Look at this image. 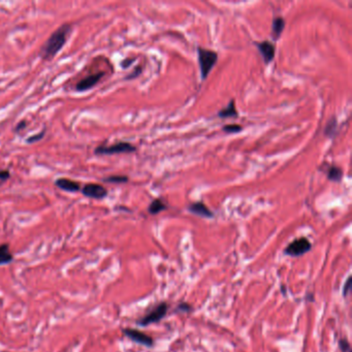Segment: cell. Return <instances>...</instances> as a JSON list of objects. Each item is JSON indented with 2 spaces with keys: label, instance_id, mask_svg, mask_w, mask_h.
Segmentation results:
<instances>
[{
  "label": "cell",
  "instance_id": "cell-19",
  "mask_svg": "<svg viewBox=\"0 0 352 352\" xmlns=\"http://www.w3.org/2000/svg\"><path fill=\"white\" fill-rule=\"evenodd\" d=\"M175 312H179V313H191V312H193V307L190 304L183 301V303H180L176 307Z\"/></svg>",
  "mask_w": 352,
  "mask_h": 352
},
{
  "label": "cell",
  "instance_id": "cell-12",
  "mask_svg": "<svg viewBox=\"0 0 352 352\" xmlns=\"http://www.w3.org/2000/svg\"><path fill=\"white\" fill-rule=\"evenodd\" d=\"M14 261V255L9 250L7 243L0 244V267L12 264Z\"/></svg>",
  "mask_w": 352,
  "mask_h": 352
},
{
  "label": "cell",
  "instance_id": "cell-9",
  "mask_svg": "<svg viewBox=\"0 0 352 352\" xmlns=\"http://www.w3.org/2000/svg\"><path fill=\"white\" fill-rule=\"evenodd\" d=\"M256 46L258 48L259 53L261 54V56H263L264 61L267 64L273 61V59L275 57V46L273 44L269 41H265L261 43H257Z\"/></svg>",
  "mask_w": 352,
  "mask_h": 352
},
{
  "label": "cell",
  "instance_id": "cell-11",
  "mask_svg": "<svg viewBox=\"0 0 352 352\" xmlns=\"http://www.w3.org/2000/svg\"><path fill=\"white\" fill-rule=\"evenodd\" d=\"M55 185L60 189L68 191V192H77V191L81 189V185H80L79 182H76V181L69 180L66 178L57 179L55 181Z\"/></svg>",
  "mask_w": 352,
  "mask_h": 352
},
{
  "label": "cell",
  "instance_id": "cell-22",
  "mask_svg": "<svg viewBox=\"0 0 352 352\" xmlns=\"http://www.w3.org/2000/svg\"><path fill=\"white\" fill-rule=\"evenodd\" d=\"M351 280H352V276H348V278H347V280H346V282L344 283L343 294H342V295H343L344 298H346V297L349 295L350 291H351Z\"/></svg>",
  "mask_w": 352,
  "mask_h": 352
},
{
  "label": "cell",
  "instance_id": "cell-1",
  "mask_svg": "<svg viewBox=\"0 0 352 352\" xmlns=\"http://www.w3.org/2000/svg\"><path fill=\"white\" fill-rule=\"evenodd\" d=\"M70 32H72V26L69 24H63L55 30L42 47L41 57L45 60L52 59L64 47Z\"/></svg>",
  "mask_w": 352,
  "mask_h": 352
},
{
  "label": "cell",
  "instance_id": "cell-5",
  "mask_svg": "<svg viewBox=\"0 0 352 352\" xmlns=\"http://www.w3.org/2000/svg\"><path fill=\"white\" fill-rule=\"evenodd\" d=\"M136 148L132 144L126 142H120L110 146H99L94 150L96 155H114L121 153H133L135 152Z\"/></svg>",
  "mask_w": 352,
  "mask_h": 352
},
{
  "label": "cell",
  "instance_id": "cell-29",
  "mask_svg": "<svg viewBox=\"0 0 352 352\" xmlns=\"http://www.w3.org/2000/svg\"><path fill=\"white\" fill-rule=\"evenodd\" d=\"M1 352H8V351H1Z\"/></svg>",
  "mask_w": 352,
  "mask_h": 352
},
{
  "label": "cell",
  "instance_id": "cell-23",
  "mask_svg": "<svg viewBox=\"0 0 352 352\" xmlns=\"http://www.w3.org/2000/svg\"><path fill=\"white\" fill-rule=\"evenodd\" d=\"M44 136H45V130H44V132H41L39 134H37V135H31L30 137H28L26 142L28 144H32L34 142H37V140H41Z\"/></svg>",
  "mask_w": 352,
  "mask_h": 352
},
{
  "label": "cell",
  "instance_id": "cell-24",
  "mask_svg": "<svg viewBox=\"0 0 352 352\" xmlns=\"http://www.w3.org/2000/svg\"><path fill=\"white\" fill-rule=\"evenodd\" d=\"M9 176H11V174H9L8 170H0V180L1 181H5L9 178Z\"/></svg>",
  "mask_w": 352,
  "mask_h": 352
},
{
  "label": "cell",
  "instance_id": "cell-7",
  "mask_svg": "<svg viewBox=\"0 0 352 352\" xmlns=\"http://www.w3.org/2000/svg\"><path fill=\"white\" fill-rule=\"evenodd\" d=\"M104 76H105L104 72L87 76L86 78L81 80V81L77 84V86H76L77 91L83 92V91H87V90H89V89H91L100 81V80L103 79Z\"/></svg>",
  "mask_w": 352,
  "mask_h": 352
},
{
  "label": "cell",
  "instance_id": "cell-28",
  "mask_svg": "<svg viewBox=\"0 0 352 352\" xmlns=\"http://www.w3.org/2000/svg\"><path fill=\"white\" fill-rule=\"evenodd\" d=\"M286 286L285 285H282V286H281V290H282V293H283V295H285L286 294Z\"/></svg>",
  "mask_w": 352,
  "mask_h": 352
},
{
  "label": "cell",
  "instance_id": "cell-2",
  "mask_svg": "<svg viewBox=\"0 0 352 352\" xmlns=\"http://www.w3.org/2000/svg\"><path fill=\"white\" fill-rule=\"evenodd\" d=\"M197 55L200 75H202V79L205 80L209 76L214 65L217 63L218 55L212 50H208L202 47L197 48Z\"/></svg>",
  "mask_w": 352,
  "mask_h": 352
},
{
  "label": "cell",
  "instance_id": "cell-16",
  "mask_svg": "<svg viewBox=\"0 0 352 352\" xmlns=\"http://www.w3.org/2000/svg\"><path fill=\"white\" fill-rule=\"evenodd\" d=\"M327 178L330 181H334V182H340L343 178V170L336 165L330 166L327 172Z\"/></svg>",
  "mask_w": 352,
  "mask_h": 352
},
{
  "label": "cell",
  "instance_id": "cell-13",
  "mask_svg": "<svg viewBox=\"0 0 352 352\" xmlns=\"http://www.w3.org/2000/svg\"><path fill=\"white\" fill-rule=\"evenodd\" d=\"M285 28V20L281 17H276L271 25V35L275 39H278L281 36V33L283 32Z\"/></svg>",
  "mask_w": 352,
  "mask_h": 352
},
{
  "label": "cell",
  "instance_id": "cell-26",
  "mask_svg": "<svg viewBox=\"0 0 352 352\" xmlns=\"http://www.w3.org/2000/svg\"><path fill=\"white\" fill-rule=\"evenodd\" d=\"M24 127H26V122H24V121H22V122H20L18 125H17V127H16V132H20V130H21V129H23Z\"/></svg>",
  "mask_w": 352,
  "mask_h": 352
},
{
  "label": "cell",
  "instance_id": "cell-25",
  "mask_svg": "<svg viewBox=\"0 0 352 352\" xmlns=\"http://www.w3.org/2000/svg\"><path fill=\"white\" fill-rule=\"evenodd\" d=\"M140 72H142V68H140V67H136L135 72L130 74L132 76H129L127 79H134V78H135L136 76H138V75L140 74Z\"/></svg>",
  "mask_w": 352,
  "mask_h": 352
},
{
  "label": "cell",
  "instance_id": "cell-17",
  "mask_svg": "<svg viewBox=\"0 0 352 352\" xmlns=\"http://www.w3.org/2000/svg\"><path fill=\"white\" fill-rule=\"evenodd\" d=\"M337 126H338L337 118L336 117L330 118L329 121L326 123V126H325V135H327V136L333 137L336 135Z\"/></svg>",
  "mask_w": 352,
  "mask_h": 352
},
{
  "label": "cell",
  "instance_id": "cell-15",
  "mask_svg": "<svg viewBox=\"0 0 352 352\" xmlns=\"http://www.w3.org/2000/svg\"><path fill=\"white\" fill-rule=\"evenodd\" d=\"M167 207L165 206V204L162 202V199H154L152 203L150 204L149 208H148V212L151 215H157L158 213L162 212V211L166 210Z\"/></svg>",
  "mask_w": 352,
  "mask_h": 352
},
{
  "label": "cell",
  "instance_id": "cell-4",
  "mask_svg": "<svg viewBox=\"0 0 352 352\" xmlns=\"http://www.w3.org/2000/svg\"><path fill=\"white\" fill-rule=\"evenodd\" d=\"M311 249L312 244L310 241L305 237H301L294 240L293 242L288 244V246L284 249V254L290 257H299L309 252Z\"/></svg>",
  "mask_w": 352,
  "mask_h": 352
},
{
  "label": "cell",
  "instance_id": "cell-27",
  "mask_svg": "<svg viewBox=\"0 0 352 352\" xmlns=\"http://www.w3.org/2000/svg\"><path fill=\"white\" fill-rule=\"evenodd\" d=\"M135 61V59H132V60H129V59H126V60H124V61L122 62V66L125 68V67H128V65L130 64V63H133Z\"/></svg>",
  "mask_w": 352,
  "mask_h": 352
},
{
  "label": "cell",
  "instance_id": "cell-21",
  "mask_svg": "<svg viewBox=\"0 0 352 352\" xmlns=\"http://www.w3.org/2000/svg\"><path fill=\"white\" fill-rule=\"evenodd\" d=\"M339 348L342 352H351L350 343L345 338H342L339 340Z\"/></svg>",
  "mask_w": 352,
  "mask_h": 352
},
{
  "label": "cell",
  "instance_id": "cell-20",
  "mask_svg": "<svg viewBox=\"0 0 352 352\" xmlns=\"http://www.w3.org/2000/svg\"><path fill=\"white\" fill-rule=\"evenodd\" d=\"M242 130V126L238 124H229L223 127V132L226 134H238Z\"/></svg>",
  "mask_w": 352,
  "mask_h": 352
},
{
  "label": "cell",
  "instance_id": "cell-6",
  "mask_svg": "<svg viewBox=\"0 0 352 352\" xmlns=\"http://www.w3.org/2000/svg\"><path fill=\"white\" fill-rule=\"evenodd\" d=\"M122 333L126 338L132 340L133 342H135V343H136L138 345H142V346H145L148 348H151L154 346L153 338L136 328L125 327L122 329Z\"/></svg>",
  "mask_w": 352,
  "mask_h": 352
},
{
  "label": "cell",
  "instance_id": "cell-3",
  "mask_svg": "<svg viewBox=\"0 0 352 352\" xmlns=\"http://www.w3.org/2000/svg\"><path fill=\"white\" fill-rule=\"evenodd\" d=\"M168 312V305L165 301L158 304L155 308H153L151 311H149L146 315H144L142 318L136 321V325L138 326H148L153 324H158L159 321H162L167 314Z\"/></svg>",
  "mask_w": 352,
  "mask_h": 352
},
{
  "label": "cell",
  "instance_id": "cell-18",
  "mask_svg": "<svg viewBox=\"0 0 352 352\" xmlns=\"http://www.w3.org/2000/svg\"><path fill=\"white\" fill-rule=\"evenodd\" d=\"M104 181L108 183L120 184V183H126L128 181V178L126 176H110V177L105 178Z\"/></svg>",
  "mask_w": 352,
  "mask_h": 352
},
{
  "label": "cell",
  "instance_id": "cell-14",
  "mask_svg": "<svg viewBox=\"0 0 352 352\" xmlns=\"http://www.w3.org/2000/svg\"><path fill=\"white\" fill-rule=\"evenodd\" d=\"M238 116H239V113L236 108L234 99H231L229 104L226 106V108L221 109L218 113V117H220V118H236Z\"/></svg>",
  "mask_w": 352,
  "mask_h": 352
},
{
  "label": "cell",
  "instance_id": "cell-8",
  "mask_svg": "<svg viewBox=\"0 0 352 352\" xmlns=\"http://www.w3.org/2000/svg\"><path fill=\"white\" fill-rule=\"evenodd\" d=\"M82 192L85 196L95 199H103L108 195V190L99 184H86Z\"/></svg>",
  "mask_w": 352,
  "mask_h": 352
},
{
  "label": "cell",
  "instance_id": "cell-10",
  "mask_svg": "<svg viewBox=\"0 0 352 352\" xmlns=\"http://www.w3.org/2000/svg\"><path fill=\"white\" fill-rule=\"evenodd\" d=\"M188 211L190 213H192L196 216L203 217V218H213L214 213L211 211L204 203L197 202L193 203L188 206Z\"/></svg>",
  "mask_w": 352,
  "mask_h": 352
}]
</instances>
